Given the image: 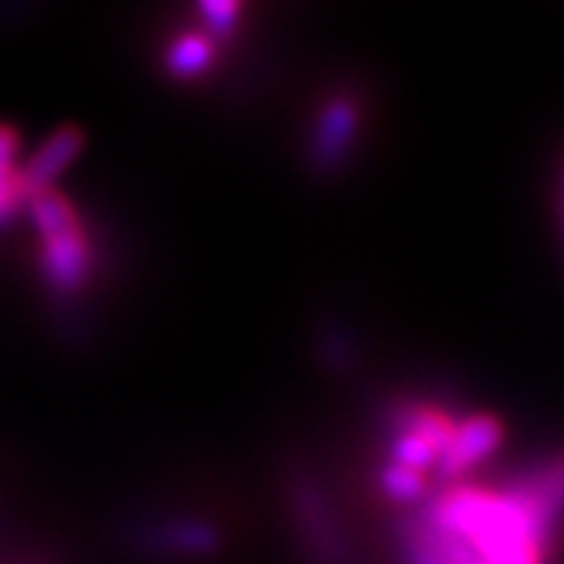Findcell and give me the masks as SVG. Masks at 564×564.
Segmentation results:
<instances>
[{
  "mask_svg": "<svg viewBox=\"0 0 564 564\" xmlns=\"http://www.w3.org/2000/svg\"><path fill=\"white\" fill-rule=\"evenodd\" d=\"M564 530V458L505 484H448L399 527L404 564H555Z\"/></svg>",
  "mask_w": 564,
  "mask_h": 564,
  "instance_id": "6da1fadb",
  "label": "cell"
},
{
  "mask_svg": "<svg viewBox=\"0 0 564 564\" xmlns=\"http://www.w3.org/2000/svg\"><path fill=\"white\" fill-rule=\"evenodd\" d=\"M455 414L433 402H404L389 417V464L417 474L436 470L455 430Z\"/></svg>",
  "mask_w": 564,
  "mask_h": 564,
  "instance_id": "7a4b0ae2",
  "label": "cell"
},
{
  "mask_svg": "<svg viewBox=\"0 0 564 564\" xmlns=\"http://www.w3.org/2000/svg\"><path fill=\"white\" fill-rule=\"evenodd\" d=\"M39 267L47 289L57 295H76L95 273V245L88 239L82 220L51 236H39Z\"/></svg>",
  "mask_w": 564,
  "mask_h": 564,
  "instance_id": "3957f363",
  "label": "cell"
},
{
  "mask_svg": "<svg viewBox=\"0 0 564 564\" xmlns=\"http://www.w3.org/2000/svg\"><path fill=\"white\" fill-rule=\"evenodd\" d=\"M505 440V423L489 411H474L467 417L455 421V430L448 436V445L440 455L436 477L443 484H462L470 470H477L486 458L499 452Z\"/></svg>",
  "mask_w": 564,
  "mask_h": 564,
  "instance_id": "277c9868",
  "label": "cell"
},
{
  "mask_svg": "<svg viewBox=\"0 0 564 564\" xmlns=\"http://www.w3.org/2000/svg\"><path fill=\"white\" fill-rule=\"evenodd\" d=\"M361 132V107L351 95H333L323 104L311 132V161L317 170H339Z\"/></svg>",
  "mask_w": 564,
  "mask_h": 564,
  "instance_id": "5b68a950",
  "label": "cell"
},
{
  "mask_svg": "<svg viewBox=\"0 0 564 564\" xmlns=\"http://www.w3.org/2000/svg\"><path fill=\"white\" fill-rule=\"evenodd\" d=\"M82 148H85V135L76 126H61L51 135H44L35 144V151L29 154V161L20 166L22 185H25L29 198L39 195V192L54 188V182L61 180L63 173L76 163Z\"/></svg>",
  "mask_w": 564,
  "mask_h": 564,
  "instance_id": "8992f818",
  "label": "cell"
},
{
  "mask_svg": "<svg viewBox=\"0 0 564 564\" xmlns=\"http://www.w3.org/2000/svg\"><path fill=\"white\" fill-rule=\"evenodd\" d=\"M217 57V41L214 35H207L204 29H188L176 39L170 41L163 63L170 69V76L176 79H195L204 76L210 69V63Z\"/></svg>",
  "mask_w": 564,
  "mask_h": 564,
  "instance_id": "52a82bcc",
  "label": "cell"
},
{
  "mask_svg": "<svg viewBox=\"0 0 564 564\" xmlns=\"http://www.w3.org/2000/svg\"><path fill=\"white\" fill-rule=\"evenodd\" d=\"M380 489H383L386 499H392V502L421 505L430 496V477L386 462V467L380 470Z\"/></svg>",
  "mask_w": 564,
  "mask_h": 564,
  "instance_id": "ba28073f",
  "label": "cell"
},
{
  "mask_svg": "<svg viewBox=\"0 0 564 564\" xmlns=\"http://www.w3.org/2000/svg\"><path fill=\"white\" fill-rule=\"evenodd\" d=\"M217 543H220V533L207 521H176V524L163 527V545L176 552L202 555V552L217 549Z\"/></svg>",
  "mask_w": 564,
  "mask_h": 564,
  "instance_id": "9c48e42d",
  "label": "cell"
},
{
  "mask_svg": "<svg viewBox=\"0 0 564 564\" xmlns=\"http://www.w3.org/2000/svg\"><path fill=\"white\" fill-rule=\"evenodd\" d=\"M239 13H242L239 0H204V3H198V17L204 20V32L207 35L229 32L236 25V20H239Z\"/></svg>",
  "mask_w": 564,
  "mask_h": 564,
  "instance_id": "30bf717a",
  "label": "cell"
},
{
  "mask_svg": "<svg viewBox=\"0 0 564 564\" xmlns=\"http://www.w3.org/2000/svg\"><path fill=\"white\" fill-rule=\"evenodd\" d=\"M25 204H29V192H25V185H22L20 166L3 170V173H0V223L17 217Z\"/></svg>",
  "mask_w": 564,
  "mask_h": 564,
  "instance_id": "8fae6325",
  "label": "cell"
},
{
  "mask_svg": "<svg viewBox=\"0 0 564 564\" xmlns=\"http://www.w3.org/2000/svg\"><path fill=\"white\" fill-rule=\"evenodd\" d=\"M20 158V132L7 122H0V173L13 170Z\"/></svg>",
  "mask_w": 564,
  "mask_h": 564,
  "instance_id": "7c38bea8",
  "label": "cell"
},
{
  "mask_svg": "<svg viewBox=\"0 0 564 564\" xmlns=\"http://www.w3.org/2000/svg\"><path fill=\"white\" fill-rule=\"evenodd\" d=\"M555 226H558V248H562V267H564V161H562V176H558V192H555Z\"/></svg>",
  "mask_w": 564,
  "mask_h": 564,
  "instance_id": "4fadbf2b",
  "label": "cell"
}]
</instances>
